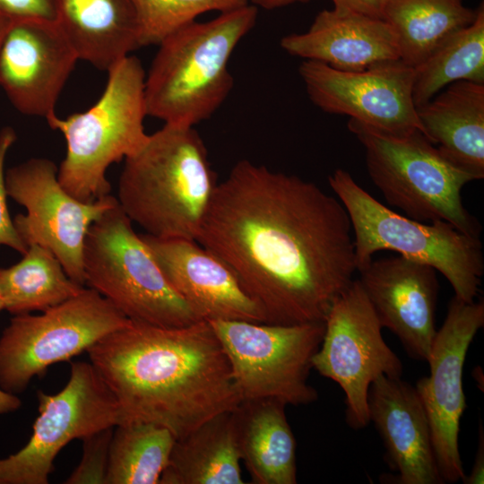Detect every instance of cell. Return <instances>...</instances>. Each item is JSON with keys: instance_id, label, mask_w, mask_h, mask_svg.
Here are the masks:
<instances>
[{"instance_id": "6da1fadb", "label": "cell", "mask_w": 484, "mask_h": 484, "mask_svg": "<svg viewBox=\"0 0 484 484\" xmlns=\"http://www.w3.org/2000/svg\"><path fill=\"white\" fill-rule=\"evenodd\" d=\"M340 200L315 183L242 160L218 183L196 241L222 259L265 323L324 322L357 271Z\"/></svg>"}, {"instance_id": "7a4b0ae2", "label": "cell", "mask_w": 484, "mask_h": 484, "mask_svg": "<svg viewBox=\"0 0 484 484\" xmlns=\"http://www.w3.org/2000/svg\"><path fill=\"white\" fill-rule=\"evenodd\" d=\"M87 352L117 402L119 424H157L177 439L242 401L205 320L179 327L129 320Z\"/></svg>"}, {"instance_id": "3957f363", "label": "cell", "mask_w": 484, "mask_h": 484, "mask_svg": "<svg viewBox=\"0 0 484 484\" xmlns=\"http://www.w3.org/2000/svg\"><path fill=\"white\" fill-rule=\"evenodd\" d=\"M217 185L194 126L164 124L125 159L117 199L147 234L196 240Z\"/></svg>"}, {"instance_id": "277c9868", "label": "cell", "mask_w": 484, "mask_h": 484, "mask_svg": "<svg viewBox=\"0 0 484 484\" xmlns=\"http://www.w3.org/2000/svg\"><path fill=\"white\" fill-rule=\"evenodd\" d=\"M257 13L248 4L209 22H192L163 39L145 75L147 115L189 126L210 118L233 87L229 61Z\"/></svg>"}, {"instance_id": "5b68a950", "label": "cell", "mask_w": 484, "mask_h": 484, "mask_svg": "<svg viewBox=\"0 0 484 484\" xmlns=\"http://www.w3.org/2000/svg\"><path fill=\"white\" fill-rule=\"evenodd\" d=\"M108 73L103 93L90 108L65 118L54 114L46 119L66 143L58 180L82 202L110 194L108 167L134 154L149 136L143 126L147 111L141 61L129 55Z\"/></svg>"}, {"instance_id": "8992f818", "label": "cell", "mask_w": 484, "mask_h": 484, "mask_svg": "<svg viewBox=\"0 0 484 484\" xmlns=\"http://www.w3.org/2000/svg\"><path fill=\"white\" fill-rule=\"evenodd\" d=\"M328 182L350 220L357 271L376 252L393 251L439 272L456 298L468 303L475 300L484 273L480 237L464 234L444 220L425 223L399 214L342 169H335Z\"/></svg>"}, {"instance_id": "52a82bcc", "label": "cell", "mask_w": 484, "mask_h": 484, "mask_svg": "<svg viewBox=\"0 0 484 484\" xmlns=\"http://www.w3.org/2000/svg\"><path fill=\"white\" fill-rule=\"evenodd\" d=\"M348 128L364 147L371 181L391 206L412 220H444L480 237V223L461 195L474 178L446 160L420 130L388 131L353 118Z\"/></svg>"}, {"instance_id": "ba28073f", "label": "cell", "mask_w": 484, "mask_h": 484, "mask_svg": "<svg viewBox=\"0 0 484 484\" xmlns=\"http://www.w3.org/2000/svg\"><path fill=\"white\" fill-rule=\"evenodd\" d=\"M82 265L85 285L129 320L164 327L202 320L168 281L118 203L90 227Z\"/></svg>"}, {"instance_id": "9c48e42d", "label": "cell", "mask_w": 484, "mask_h": 484, "mask_svg": "<svg viewBox=\"0 0 484 484\" xmlns=\"http://www.w3.org/2000/svg\"><path fill=\"white\" fill-rule=\"evenodd\" d=\"M208 322L228 358L242 400L275 399L295 406L317 400L318 393L308 384V376L324 322Z\"/></svg>"}, {"instance_id": "30bf717a", "label": "cell", "mask_w": 484, "mask_h": 484, "mask_svg": "<svg viewBox=\"0 0 484 484\" xmlns=\"http://www.w3.org/2000/svg\"><path fill=\"white\" fill-rule=\"evenodd\" d=\"M128 321L91 288L40 315H15L0 337V387L23 392L34 376L87 351Z\"/></svg>"}, {"instance_id": "8fae6325", "label": "cell", "mask_w": 484, "mask_h": 484, "mask_svg": "<svg viewBox=\"0 0 484 484\" xmlns=\"http://www.w3.org/2000/svg\"><path fill=\"white\" fill-rule=\"evenodd\" d=\"M324 324L312 367L342 389L347 423L364 428L369 423L371 384L382 376L402 377V362L385 341L383 326L359 280L333 303Z\"/></svg>"}, {"instance_id": "7c38bea8", "label": "cell", "mask_w": 484, "mask_h": 484, "mask_svg": "<svg viewBox=\"0 0 484 484\" xmlns=\"http://www.w3.org/2000/svg\"><path fill=\"white\" fill-rule=\"evenodd\" d=\"M37 397L32 434L22 449L0 459V484H48L56 455L69 442L119 424L117 402L91 362H73L61 391H38Z\"/></svg>"}, {"instance_id": "4fadbf2b", "label": "cell", "mask_w": 484, "mask_h": 484, "mask_svg": "<svg viewBox=\"0 0 484 484\" xmlns=\"http://www.w3.org/2000/svg\"><path fill=\"white\" fill-rule=\"evenodd\" d=\"M58 168L46 158H32L5 173L7 195L26 209L17 214L14 227L29 247L39 245L50 250L67 275L85 285L82 251L91 224L118 202L106 195L82 202L66 192L58 180Z\"/></svg>"}, {"instance_id": "5bb4252c", "label": "cell", "mask_w": 484, "mask_h": 484, "mask_svg": "<svg viewBox=\"0 0 484 484\" xmlns=\"http://www.w3.org/2000/svg\"><path fill=\"white\" fill-rule=\"evenodd\" d=\"M483 325V299L468 303L454 296L427 360L430 374L414 386L428 419L444 483L462 481L466 475L458 443L461 418L467 407L462 372L469 347Z\"/></svg>"}, {"instance_id": "9a60e30c", "label": "cell", "mask_w": 484, "mask_h": 484, "mask_svg": "<svg viewBox=\"0 0 484 484\" xmlns=\"http://www.w3.org/2000/svg\"><path fill=\"white\" fill-rule=\"evenodd\" d=\"M298 71L309 99L326 113L348 115L384 130L423 133L412 99L414 68L400 59L359 72L305 60Z\"/></svg>"}, {"instance_id": "2e32d148", "label": "cell", "mask_w": 484, "mask_h": 484, "mask_svg": "<svg viewBox=\"0 0 484 484\" xmlns=\"http://www.w3.org/2000/svg\"><path fill=\"white\" fill-rule=\"evenodd\" d=\"M78 60L54 21L13 19L0 47V86L19 112L47 119Z\"/></svg>"}, {"instance_id": "e0dca14e", "label": "cell", "mask_w": 484, "mask_h": 484, "mask_svg": "<svg viewBox=\"0 0 484 484\" xmlns=\"http://www.w3.org/2000/svg\"><path fill=\"white\" fill-rule=\"evenodd\" d=\"M358 279L383 327L401 341L407 354L427 361L436 329V271L402 255L371 260Z\"/></svg>"}, {"instance_id": "ac0fdd59", "label": "cell", "mask_w": 484, "mask_h": 484, "mask_svg": "<svg viewBox=\"0 0 484 484\" xmlns=\"http://www.w3.org/2000/svg\"><path fill=\"white\" fill-rule=\"evenodd\" d=\"M140 235L168 281L202 320L265 323L234 272L214 253L196 240Z\"/></svg>"}, {"instance_id": "d6986e66", "label": "cell", "mask_w": 484, "mask_h": 484, "mask_svg": "<svg viewBox=\"0 0 484 484\" xmlns=\"http://www.w3.org/2000/svg\"><path fill=\"white\" fill-rule=\"evenodd\" d=\"M369 422L385 448V461L399 484H443L428 419L419 396L402 377L382 376L368 390Z\"/></svg>"}, {"instance_id": "ffe728a7", "label": "cell", "mask_w": 484, "mask_h": 484, "mask_svg": "<svg viewBox=\"0 0 484 484\" xmlns=\"http://www.w3.org/2000/svg\"><path fill=\"white\" fill-rule=\"evenodd\" d=\"M281 46L291 56L345 72L400 59L396 35L385 21L333 8L321 11L306 32L283 37Z\"/></svg>"}, {"instance_id": "44dd1931", "label": "cell", "mask_w": 484, "mask_h": 484, "mask_svg": "<svg viewBox=\"0 0 484 484\" xmlns=\"http://www.w3.org/2000/svg\"><path fill=\"white\" fill-rule=\"evenodd\" d=\"M424 134L474 180L484 177V83L456 81L416 108Z\"/></svg>"}, {"instance_id": "7402d4cb", "label": "cell", "mask_w": 484, "mask_h": 484, "mask_svg": "<svg viewBox=\"0 0 484 484\" xmlns=\"http://www.w3.org/2000/svg\"><path fill=\"white\" fill-rule=\"evenodd\" d=\"M55 22L78 58L101 71L141 48L132 0H56Z\"/></svg>"}, {"instance_id": "603a6c76", "label": "cell", "mask_w": 484, "mask_h": 484, "mask_svg": "<svg viewBox=\"0 0 484 484\" xmlns=\"http://www.w3.org/2000/svg\"><path fill=\"white\" fill-rule=\"evenodd\" d=\"M285 407L275 399H254L232 411L240 460L253 483H297V442Z\"/></svg>"}, {"instance_id": "cb8c5ba5", "label": "cell", "mask_w": 484, "mask_h": 484, "mask_svg": "<svg viewBox=\"0 0 484 484\" xmlns=\"http://www.w3.org/2000/svg\"><path fill=\"white\" fill-rule=\"evenodd\" d=\"M232 411L176 439L159 484H243Z\"/></svg>"}, {"instance_id": "d4e9b609", "label": "cell", "mask_w": 484, "mask_h": 484, "mask_svg": "<svg viewBox=\"0 0 484 484\" xmlns=\"http://www.w3.org/2000/svg\"><path fill=\"white\" fill-rule=\"evenodd\" d=\"M476 14L462 0H390L384 21L396 35L400 60L415 68Z\"/></svg>"}, {"instance_id": "484cf974", "label": "cell", "mask_w": 484, "mask_h": 484, "mask_svg": "<svg viewBox=\"0 0 484 484\" xmlns=\"http://www.w3.org/2000/svg\"><path fill=\"white\" fill-rule=\"evenodd\" d=\"M83 288L50 250L39 245L30 246L15 264L0 269V297L4 308L14 315L45 311Z\"/></svg>"}, {"instance_id": "4316f807", "label": "cell", "mask_w": 484, "mask_h": 484, "mask_svg": "<svg viewBox=\"0 0 484 484\" xmlns=\"http://www.w3.org/2000/svg\"><path fill=\"white\" fill-rule=\"evenodd\" d=\"M484 83V5L474 21L445 39L414 68L412 99L424 105L445 86L456 81Z\"/></svg>"}, {"instance_id": "83f0119b", "label": "cell", "mask_w": 484, "mask_h": 484, "mask_svg": "<svg viewBox=\"0 0 484 484\" xmlns=\"http://www.w3.org/2000/svg\"><path fill=\"white\" fill-rule=\"evenodd\" d=\"M175 441L170 430L157 424L115 426L106 484H159Z\"/></svg>"}, {"instance_id": "f1b7e54d", "label": "cell", "mask_w": 484, "mask_h": 484, "mask_svg": "<svg viewBox=\"0 0 484 484\" xmlns=\"http://www.w3.org/2000/svg\"><path fill=\"white\" fill-rule=\"evenodd\" d=\"M138 22L140 47L159 45L204 13L231 11L249 0H132Z\"/></svg>"}, {"instance_id": "f546056e", "label": "cell", "mask_w": 484, "mask_h": 484, "mask_svg": "<svg viewBox=\"0 0 484 484\" xmlns=\"http://www.w3.org/2000/svg\"><path fill=\"white\" fill-rule=\"evenodd\" d=\"M114 428H103L82 439V459L64 483L106 484Z\"/></svg>"}, {"instance_id": "4dcf8cb0", "label": "cell", "mask_w": 484, "mask_h": 484, "mask_svg": "<svg viewBox=\"0 0 484 484\" xmlns=\"http://www.w3.org/2000/svg\"><path fill=\"white\" fill-rule=\"evenodd\" d=\"M15 141L16 134L12 127L6 126L0 131V245L9 246L23 255L28 246L20 238L10 217L4 170L6 154Z\"/></svg>"}, {"instance_id": "1f68e13d", "label": "cell", "mask_w": 484, "mask_h": 484, "mask_svg": "<svg viewBox=\"0 0 484 484\" xmlns=\"http://www.w3.org/2000/svg\"><path fill=\"white\" fill-rule=\"evenodd\" d=\"M0 10L12 19H56V0H0Z\"/></svg>"}, {"instance_id": "d6a6232c", "label": "cell", "mask_w": 484, "mask_h": 484, "mask_svg": "<svg viewBox=\"0 0 484 484\" xmlns=\"http://www.w3.org/2000/svg\"><path fill=\"white\" fill-rule=\"evenodd\" d=\"M333 9L353 13L370 18L384 20L385 7L390 0H331Z\"/></svg>"}, {"instance_id": "836d02e7", "label": "cell", "mask_w": 484, "mask_h": 484, "mask_svg": "<svg viewBox=\"0 0 484 484\" xmlns=\"http://www.w3.org/2000/svg\"><path fill=\"white\" fill-rule=\"evenodd\" d=\"M479 443L474 462L469 475L462 480L464 484H482L484 478V431L482 422L479 424Z\"/></svg>"}, {"instance_id": "e575fe53", "label": "cell", "mask_w": 484, "mask_h": 484, "mask_svg": "<svg viewBox=\"0 0 484 484\" xmlns=\"http://www.w3.org/2000/svg\"><path fill=\"white\" fill-rule=\"evenodd\" d=\"M22 405L21 399L13 393H8L0 387V415L19 410Z\"/></svg>"}, {"instance_id": "d590c367", "label": "cell", "mask_w": 484, "mask_h": 484, "mask_svg": "<svg viewBox=\"0 0 484 484\" xmlns=\"http://www.w3.org/2000/svg\"><path fill=\"white\" fill-rule=\"evenodd\" d=\"M311 0H249L250 4L256 7H262L266 10H273L284 7L296 3H307Z\"/></svg>"}, {"instance_id": "8d00e7d4", "label": "cell", "mask_w": 484, "mask_h": 484, "mask_svg": "<svg viewBox=\"0 0 484 484\" xmlns=\"http://www.w3.org/2000/svg\"><path fill=\"white\" fill-rule=\"evenodd\" d=\"M12 20L10 16L0 10V47Z\"/></svg>"}, {"instance_id": "74e56055", "label": "cell", "mask_w": 484, "mask_h": 484, "mask_svg": "<svg viewBox=\"0 0 484 484\" xmlns=\"http://www.w3.org/2000/svg\"><path fill=\"white\" fill-rule=\"evenodd\" d=\"M4 304H3V301H2L1 297H0V312H1L2 310H4Z\"/></svg>"}]
</instances>
